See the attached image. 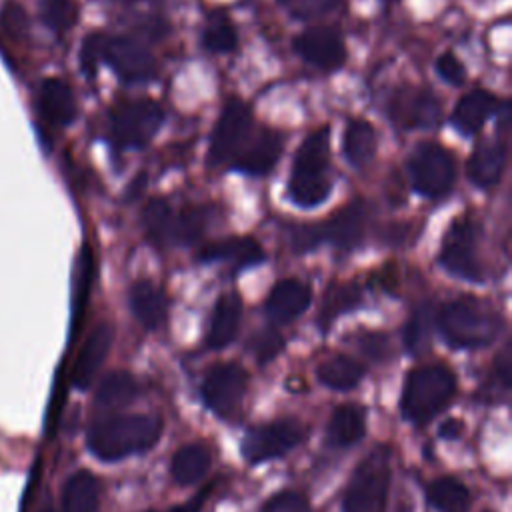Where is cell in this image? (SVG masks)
<instances>
[{"mask_svg": "<svg viewBox=\"0 0 512 512\" xmlns=\"http://www.w3.org/2000/svg\"><path fill=\"white\" fill-rule=\"evenodd\" d=\"M162 436V418L156 414H116L96 420L88 428V450L104 460L116 462L132 454L148 452Z\"/></svg>", "mask_w": 512, "mask_h": 512, "instance_id": "cell-1", "label": "cell"}, {"mask_svg": "<svg viewBox=\"0 0 512 512\" xmlns=\"http://www.w3.org/2000/svg\"><path fill=\"white\" fill-rule=\"evenodd\" d=\"M438 330L442 338L464 350H476L492 344L502 330V316L490 304L472 296L446 302L438 312Z\"/></svg>", "mask_w": 512, "mask_h": 512, "instance_id": "cell-2", "label": "cell"}, {"mask_svg": "<svg viewBox=\"0 0 512 512\" xmlns=\"http://www.w3.org/2000/svg\"><path fill=\"white\" fill-rule=\"evenodd\" d=\"M328 148L330 130L328 126L314 130L298 146L292 172L288 178V196L300 208H314L322 204L330 194L328 180Z\"/></svg>", "mask_w": 512, "mask_h": 512, "instance_id": "cell-3", "label": "cell"}, {"mask_svg": "<svg viewBox=\"0 0 512 512\" xmlns=\"http://www.w3.org/2000/svg\"><path fill=\"white\" fill-rule=\"evenodd\" d=\"M456 394V376L444 366H420L408 372L400 396V412L412 424H426Z\"/></svg>", "mask_w": 512, "mask_h": 512, "instance_id": "cell-4", "label": "cell"}, {"mask_svg": "<svg viewBox=\"0 0 512 512\" xmlns=\"http://www.w3.org/2000/svg\"><path fill=\"white\" fill-rule=\"evenodd\" d=\"M390 488V452L372 450L352 472L342 496V512H384Z\"/></svg>", "mask_w": 512, "mask_h": 512, "instance_id": "cell-5", "label": "cell"}, {"mask_svg": "<svg viewBox=\"0 0 512 512\" xmlns=\"http://www.w3.org/2000/svg\"><path fill=\"white\" fill-rule=\"evenodd\" d=\"M366 206L362 202H350L334 212L326 222L314 226H300L292 232L294 250H312L318 242H330L336 248H354L364 234Z\"/></svg>", "mask_w": 512, "mask_h": 512, "instance_id": "cell-6", "label": "cell"}, {"mask_svg": "<svg viewBox=\"0 0 512 512\" xmlns=\"http://www.w3.org/2000/svg\"><path fill=\"white\" fill-rule=\"evenodd\" d=\"M478 226L470 216H458L444 232L440 264L446 272L468 282H482V266L476 254Z\"/></svg>", "mask_w": 512, "mask_h": 512, "instance_id": "cell-7", "label": "cell"}, {"mask_svg": "<svg viewBox=\"0 0 512 512\" xmlns=\"http://www.w3.org/2000/svg\"><path fill=\"white\" fill-rule=\"evenodd\" d=\"M304 436L306 428L300 420L280 418L250 428L240 442V452L246 462L262 464L288 454L304 440Z\"/></svg>", "mask_w": 512, "mask_h": 512, "instance_id": "cell-8", "label": "cell"}, {"mask_svg": "<svg viewBox=\"0 0 512 512\" xmlns=\"http://www.w3.org/2000/svg\"><path fill=\"white\" fill-rule=\"evenodd\" d=\"M414 190L426 198H442L452 190L456 166L450 150L436 142H422L414 148L410 162Z\"/></svg>", "mask_w": 512, "mask_h": 512, "instance_id": "cell-9", "label": "cell"}, {"mask_svg": "<svg viewBox=\"0 0 512 512\" xmlns=\"http://www.w3.org/2000/svg\"><path fill=\"white\" fill-rule=\"evenodd\" d=\"M164 112L154 100H132L110 114L112 140L120 148H142L162 126Z\"/></svg>", "mask_w": 512, "mask_h": 512, "instance_id": "cell-10", "label": "cell"}, {"mask_svg": "<svg viewBox=\"0 0 512 512\" xmlns=\"http://www.w3.org/2000/svg\"><path fill=\"white\" fill-rule=\"evenodd\" d=\"M248 390V372L236 364H216L204 376L200 394L208 410H212L218 418H230L242 406L244 394Z\"/></svg>", "mask_w": 512, "mask_h": 512, "instance_id": "cell-11", "label": "cell"}, {"mask_svg": "<svg viewBox=\"0 0 512 512\" xmlns=\"http://www.w3.org/2000/svg\"><path fill=\"white\" fill-rule=\"evenodd\" d=\"M250 128H252V116L248 106L238 98L228 100L220 112V118L210 138L208 162L222 164L226 160L236 158V154L240 152V146L248 138Z\"/></svg>", "mask_w": 512, "mask_h": 512, "instance_id": "cell-12", "label": "cell"}, {"mask_svg": "<svg viewBox=\"0 0 512 512\" xmlns=\"http://www.w3.org/2000/svg\"><path fill=\"white\" fill-rule=\"evenodd\" d=\"M102 60L126 82H142L154 76V56L136 40L106 38L102 46Z\"/></svg>", "mask_w": 512, "mask_h": 512, "instance_id": "cell-13", "label": "cell"}, {"mask_svg": "<svg viewBox=\"0 0 512 512\" xmlns=\"http://www.w3.org/2000/svg\"><path fill=\"white\" fill-rule=\"evenodd\" d=\"M294 50L302 60L320 68L336 70L346 60V48L342 36L328 26H310L294 38Z\"/></svg>", "mask_w": 512, "mask_h": 512, "instance_id": "cell-14", "label": "cell"}, {"mask_svg": "<svg viewBox=\"0 0 512 512\" xmlns=\"http://www.w3.org/2000/svg\"><path fill=\"white\" fill-rule=\"evenodd\" d=\"M390 116L400 128H434L442 118V106L430 90L404 88L392 98Z\"/></svg>", "mask_w": 512, "mask_h": 512, "instance_id": "cell-15", "label": "cell"}, {"mask_svg": "<svg viewBox=\"0 0 512 512\" xmlns=\"http://www.w3.org/2000/svg\"><path fill=\"white\" fill-rule=\"evenodd\" d=\"M112 340H114V330L106 322L98 324L88 334V338L84 340V344L78 352V358H76L74 370H72V384L78 390H86L94 382L100 366L104 364V360L110 352Z\"/></svg>", "mask_w": 512, "mask_h": 512, "instance_id": "cell-16", "label": "cell"}, {"mask_svg": "<svg viewBox=\"0 0 512 512\" xmlns=\"http://www.w3.org/2000/svg\"><path fill=\"white\" fill-rule=\"evenodd\" d=\"M506 166V144L500 136L480 138L468 158V178L478 188L498 184Z\"/></svg>", "mask_w": 512, "mask_h": 512, "instance_id": "cell-17", "label": "cell"}, {"mask_svg": "<svg viewBox=\"0 0 512 512\" xmlns=\"http://www.w3.org/2000/svg\"><path fill=\"white\" fill-rule=\"evenodd\" d=\"M312 300L310 286L298 278H282L266 298V314L276 324H286L298 318Z\"/></svg>", "mask_w": 512, "mask_h": 512, "instance_id": "cell-18", "label": "cell"}, {"mask_svg": "<svg viewBox=\"0 0 512 512\" xmlns=\"http://www.w3.org/2000/svg\"><path fill=\"white\" fill-rule=\"evenodd\" d=\"M282 144L276 130H260L250 142H244V150L234 158V168L252 176L268 174L282 154Z\"/></svg>", "mask_w": 512, "mask_h": 512, "instance_id": "cell-19", "label": "cell"}, {"mask_svg": "<svg viewBox=\"0 0 512 512\" xmlns=\"http://www.w3.org/2000/svg\"><path fill=\"white\" fill-rule=\"evenodd\" d=\"M240 320H242L240 296L234 292L222 294L216 300L212 316H210V326H208V334H206L208 348L220 350V348L228 346L238 334Z\"/></svg>", "mask_w": 512, "mask_h": 512, "instance_id": "cell-20", "label": "cell"}, {"mask_svg": "<svg viewBox=\"0 0 512 512\" xmlns=\"http://www.w3.org/2000/svg\"><path fill=\"white\" fill-rule=\"evenodd\" d=\"M498 110V98L486 90H472L464 94L454 112H452V124L460 134L474 136L480 132V128L486 124V120Z\"/></svg>", "mask_w": 512, "mask_h": 512, "instance_id": "cell-21", "label": "cell"}, {"mask_svg": "<svg viewBox=\"0 0 512 512\" xmlns=\"http://www.w3.org/2000/svg\"><path fill=\"white\" fill-rule=\"evenodd\" d=\"M130 310L146 330H156L166 320L168 302L164 292L150 280H138L128 292Z\"/></svg>", "mask_w": 512, "mask_h": 512, "instance_id": "cell-22", "label": "cell"}, {"mask_svg": "<svg viewBox=\"0 0 512 512\" xmlns=\"http://www.w3.org/2000/svg\"><path fill=\"white\" fill-rule=\"evenodd\" d=\"M366 434V410L358 404L338 406L328 422L326 440L332 448H346L362 440Z\"/></svg>", "mask_w": 512, "mask_h": 512, "instance_id": "cell-23", "label": "cell"}, {"mask_svg": "<svg viewBox=\"0 0 512 512\" xmlns=\"http://www.w3.org/2000/svg\"><path fill=\"white\" fill-rule=\"evenodd\" d=\"M40 110L52 126H68L76 116V100L60 78H48L40 86Z\"/></svg>", "mask_w": 512, "mask_h": 512, "instance_id": "cell-24", "label": "cell"}, {"mask_svg": "<svg viewBox=\"0 0 512 512\" xmlns=\"http://www.w3.org/2000/svg\"><path fill=\"white\" fill-rule=\"evenodd\" d=\"M200 260L204 262H214V260H230L234 262L238 268L244 266H252L256 262H260L264 258V252L260 248V244L254 238H226V240H218L212 242L208 246H204L198 254Z\"/></svg>", "mask_w": 512, "mask_h": 512, "instance_id": "cell-25", "label": "cell"}, {"mask_svg": "<svg viewBox=\"0 0 512 512\" xmlns=\"http://www.w3.org/2000/svg\"><path fill=\"white\" fill-rule=\"evenodd\" d=\"M212 458L206 446L202 444H184L172 454L170 476L178 486H192L206 476L210 470Z\"/></svg>", "mask_w": 512, "mask_h": 512, "instance_id": "cell-26", "label": "cell"}, {"mask_svg": "<svg viewBox=\"0 0 512 512\" xmlns=\"http://www.w3.org/2000/svg\"><path fill=\"white\" fill-rule=\"evenodd\" d=\"M100 486L92 472L78 470L62 488V512H96Z\"/></svg>", "mask_w": 512, "mask_h": 512, "instance_id": "cell-27", "label": "cell"}, {"mask_svg": "<svg viewBox=\"0 0 512 512\" xmlns=\"http://www.w3.org/2000/svg\"><path fill=\"white\" fill-rule=\"evenodd\" d=\"M362 376H364V368L356 360H352L344 354L330 356L316 368L318 382L322 386H326L330 390H338V392L356 388L360 384Z\"/></svg>", "mask_w": 512, "mask_h": 512, "instance_id": "cell-28", "label": "cell"}, {"mask_svg": "<svg viewBox=\"0 0 512 512\" xmlns=\"http://www.w3.org/2000/svg\"><path fill=\"white\" fill-rule=\"evenodd\" d=\"M138 396V382L126 370H114L106 374L96 388V404L106 410L124 408Z\"/></svg>", "mask_w": 512, "mask_h": 512, "instance_id": "cell-29", "label": "cell"}, {"mask_svg": "<svg viewBox=\"0 0 512 512\" xmlns=\"http://www.w3.org/2000/svg\"><path fill=\"white\" fill-rule=\"evenodd\" d=\"M344 156L354 168H364L376 154V132L366 120H350L344 130Z\"/></svg>", "mask_w": 512, "mask_h": 512, "instance_id": "cell-30", "label": "cell"}, {"mask_svg": "<svg viewBox=\"0 0 512 512\" xmlns=\"http://www.w3.org/2000/svg\"><path fill=\"white\" fill-rule=\"evenodd\" d=\"M428 502L438 512H468L472 504L470 490L452 476H442L434 480L426 490Z\"/></svg>", "mask_w": 512, "mask_h": 512, "instance_id": "cell-31", "label": "cell"}, {"mask_svg": "<svg viewBox=\"0 0 512 512\" xmlns=\"http://www.w3.org/2000/svg\"><path fill=\"white\" fill-rule=\"evenodd\" d=\"M172 226H174V212L166 200L154 198L144 206L142 228L146 238L154 246L164 248L166 244L172 242Z\"/></svg>", "mask_w": 512, "mask_h": 512, "instance_id": "cell-32", "label": "cell"}, {"mask_svg": "<svg viewBox=\"0 0 512 512\" xmlns=\"http://www.w3.org/2000/svg\"><path fill=\"white\" fill-rule=\"evenodd\" d=\"M360 302V290L352 282L332 284L324 294V304L320 310V324L326 328L336 316L352 310Z\"/></svg>", "mask_w": 512, "mask_h": 512, "instance_id": "cell-33", "label": "cell"}, {"mask_svg": "<svg viewBox=\"0 0 512 512\" xmlns=\"http://www.w3.org/2000/svg\"><path fill=\"white\" fill-rule=\"evenodd\" d=\"M206 222H208L206 208L188 206V208L180 210L174 216L172 242H178V244H192V242H196L204 234Z\"/></svg>", "mask_w": 512, "mask_h": 512, "instance_id": "cell-34", "label": "cell"}, {"mask_svg": "<svg viewBox=\"0 0 512 512\" xmlns=\"http://www.w3.org/2000/svg\"><path fill=\"white\" fill-rule=\"evenodd\" d=\"M202 46L214 54H226L236 50L238 46L236 28L226 18L210 20L202 32Z\"/></svg>", "mask_w": 512, "mask_h": 512, "instance_id": "cell-35", "label": "cell"}, {"mask_svg": "<svg viewBox=\"0 0 512 512\" xmlns=\"http://www.w3.org/2000/svg\"><path fill=\"white\" fill-rule=\"evenodd\" d=\"M42 20L54 32H66L76 22V6L72 0H40Z\"/></svg>", "mask_w": 512, "mask_h": 512, "instance_id": "cell-36", "label": "cell"}, {"mask_svg": "<svg viewBox=\"0 0 512 512\" xmlns=\"http://www.w3.org/2000/svg\"><path fill=\"white\" fill-rule=\"evenodd\" d=\"M338 0H278V4L296 20H316L328 14Z\"/></svg>", "mask_w": 512, "mask_h": 512, "instance_id": "cell-37", "label": "cell"}, {"mask_svg": "<svg viewBox=\"0 0 512 512\" xmlns=\"http://www.w3.org/2000/svg\"><path fill=\"white\" fill-rule=\"evenodd\" d=\"M428 334H430V312L428 308H418L404 330V342L408 350L420 352L428 342Z\"/></svg>", "mask_w": 512, "mask_h": 512, "instance_id": "cell-38", "label": "cell"}, {"mask_svg": "<svg viewBox=\"0 0 512 512\" xmlns=\"http://www.w3.org/2000/svg\"><path fill=\"white\" fill-rule=\"evenodd\" d=\"M282 346H284V340L276 330H262L254 334L250 340V350L260 364L272 360L282 350Z\"/></svg>", "mask_w": 512, "mask_h": 512, "instance_id": "cell-39", "label": "cell"}, {"mask_svg": "<svg viewBox=\"0 0 512 512\" xmlns=\"http://www.w3.org/2000/svg\"><path fill=\"white\" fill-rule=\"evenodd\" d=\"M262 512H314L310 502L298 492H280L272 496Z\"/></svg>", "mask_w": 512, "mask_h": 512, "instance_id": "cell-40", "label": "cell"}, {"mask_svg": "<svg viewBox=\"0 0 512 512\" xmlns=\"http://www.w3.org/2000/svg\"><path fill=\"white\" fill-rule=\"evenodd\" d=\"M436 72L438 76L452 84V86H462L464 80H466V68L464 64L452 54V52H442L438 58H436Z\"/></svg>", "mask_w": 512, "mask_h": 512, "instance_id": "cell-41", "label": "cell"}, {"mask_svg": "<svg viewBox=\"0 0 512 512\" xmlns=\"http://www.w3.org/2000/svg\"><path fill=\"white\" fill-rule=\"evenodd\" d=\"M104 36L102 34H90L84 44H82V50H80V64H82V70L88 74V76H94L96 68H98V62L102 60V46H104Z\"/></svg>", "mask_w": 512, "mask_h": 512, "instance_id": "cell-42", "label": "cell"}, {"mask_svg": "<svg viewBox=\"0 0 512 512\" xmlns=\"http://www.w3.org/2000/svg\"><path fill=\"white\" fill-rule=\"evenodd\" d=\"M460 432H462V422H458V420H454V418L446 420V422L440 426V436H442V438H458Z\"/></svg>", "mask_w": 512, "mask_h": 512, "instance_id": "cell-43", "label": "cell"}, {"mask_svg": "<svg viewBox=\"0 0 512 512\" xmlns=\"http://www.w3.org/2000/svg\"><path fill=\"white\" fill-rule=\"evenodd\" d=\"M146 512H156V510H146ZM168 512H172V510H168Z\"/></svg>", "mask_w": 512, "mask_h": 512, "instance_id": "cell-44", "label": "cell"}]
</instances>
